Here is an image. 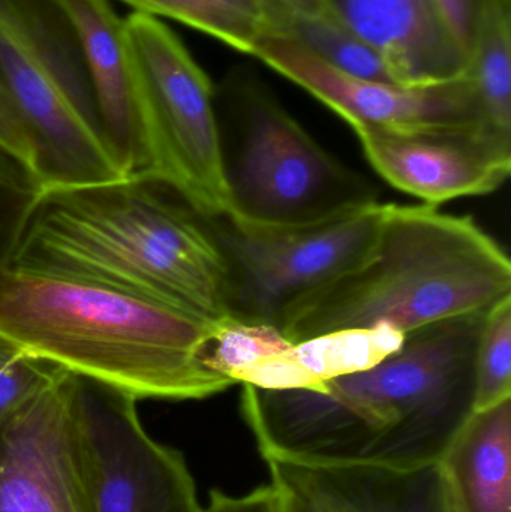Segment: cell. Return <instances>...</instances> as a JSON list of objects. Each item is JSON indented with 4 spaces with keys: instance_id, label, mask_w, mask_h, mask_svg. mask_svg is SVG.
<instances>
[{
    "instance_id": "6da1fadb",
    "label": "cell",
    "mask_w": 511,
    "mask_h": 512,
    "mask_svg": "<svg viewBox=\"0 0 511 512\" xmlns=\"http://www.w3.org/2000/svg\"><path fill=\"white\" fill-rule=\"evenodd\" d=\"M488 312L410 331L377 366L318 388L242 384L243 418L261 457L393 469L435 465L474 412L477 346Z\"/></svg>"
},
{
    "instance_id": "7a4b0ae2",
    "label": "cell",
    "mask_w": 511,
    "mask_h": 512,
    "mask_svg": "<svg viewBox=\"0 0 511 512\" xmlns=\"http://www.w3.org/2000/svg\"><path fill=\"white\" fill-rule=\"evenodd\" d=\"M8 264L228 318L227 268L207 216L155 176L36 186Z\"/></svg>"
},
{
    "instance_id": "3957f363",
    "label": "cell",
    "mask_w": 511,
    "mask_h": 512,
    "mask_svg": "<svg viewBox=\"0 0 511 512\" xmlns=\"http://www.w3.org/2000/svg\"><path fill=\"white\" fill-rule=\"evenodd\" d=\"M213 322L105 283L0 268L3 340L135 400H203L234 385L204 361Z\"/></svg>"
},
{
    "instance_id": "277c9868",
    "label": "cell",
    "mask_w": 511,
    "mask_h": 512,
    "mask_svg": "<svg viewBox=\"0 0 511 512\" xmlns=\"http://www.w3.org/2000/svg\"><path fill=\"white\" fill-rule=\"evenodd\" d=\"M509 297V255L471 216L386 204L369 254L297 300L279 331L290 342L378 325L407 334Z\"/></svg>"
},
{
    "instance_id": "5b68a950",
    "label": "cell",
    "mask_w": 511,
    "mask_h": 512,
    "mask_svg": "<svg viewBox=\"0 0 511 512\" xmlns=\"http://www.w3.org/2000/svg\"><path fill=\"white\" fill-rule=\"evenodd\" d=\"M0 83L35 143L36 186L126 177L102 134L74 30L54 0H0Z\"/></svg>"
},
{
    "instance_id": "8992f818",
    "label": "cell",
    "mask_w": 511,
    "mask_h": 512,
    "mask_svg": "<svg viewBox=\"0 0 511 512\" xmlns=\"http://www.w3.org/2000/svg\"><path fill=\"white\" fill-rule=\"evenodd\" d=\"M237 101L239 144L225 161L231 224L305 228L380 203L377 189L326 152L263 84L243 81Z\"/></svg>"
},
{
    "instance_id": "52a82bcc",
    "label": "cell",
    "mask_w": 511,
    "mask_h": 512,
    "mask_svg": "<svg viewBox=\"0 0 511 512\" xmlns=\"http://www.w3.org/2000/svg\"><path fill=\"white\" fill-rule=\"evenodd\" d=\"M137 78L144 173L173 186L197 212H230L225 153L215 92L170 27L152 15L125 18Z\"/></svg>"
},
{
    "instance_id": "ba28073f",
    "label": "cell",
    "mask_w": 511,
    "mask_h": 512,
    "mask_svg": "<svg viewBox=\"0 0 511 512\" xmlns=\"http://www.w3.org/2000/svg\"><path fill=\"white\" fill-rule=\"evenodd\" d=\"M386 204L290 230H249L209 218L227 268L228 318L278 328L300 298L359 264L377 242Z\"/></svg>"
},
{
    "instance_id": "9c48e42d",
    "label": "cell",
    "mask_w": 511,
    "mask_h": 512,
    "mask_svg": "<svg viewBox=\"0 0 511 512\" xmlns=\"http://www.w3.org/2000/svg\"><path fill=\"white\" fill-rule=\"evenodd\" d=\"M78 421L90 512H201L176 448L153 439L137 400L77 376Z\"/></svg>"
},
{
    "instance_id": "30bf717a",
    "label": "cell",
    "mask_w": 511,
    "mask_h": 512,
    "mask_svg": "<svg viewBox=\"0 0 511 512\" xmlns=\"http://www.w3.org/2000/svg\"><path fill=\"white\" fill-rule=\"evenodd\" d=\"M0 512H90L74 373L0 421Z\"/></svg>"
},
{
    "instance_id": "8fae6325",
    "label": "cell",
    "mask_w": 511,
    "mask_h": 512,
    "mask_svg": "<svg viewBox=\"0 0 511 512\" xmlns=\"http://www.w3.org/2000/svg\"><path fill=\"white\" fill-rule=\"evenodd\" d=\"M254 56L335 111L351 129L492 131L468 74L431 86L380 83L339 71L297 42L282 38L267 39Z\"/></svg>"
},
{
    "instance_id": "7c38bea8",
    "label": "cell",
    "mask_w": 511,
    "mask_h": 512,
    "mask_svg": "<svg viewBox=\"0 0 511 512\" xmlns=\"http://www.w3.org/2000/svg\"><path fill=\"white\" fill-rule=\"evenodd\" d=\"M353 131L389 185L429 206L492 194L511 173V140L486 128Z\"/></svg>"
},
{
    "instance_id": "4fadbf2b",
    "label": "cell",
    "mask_w": 511,
    "mask_h": 512,
    "mask_svg": "<svg viewBox=\"0 0 511 512\" xmlns=\"http://www.w3.org/2000/svg\"><path fill=\"white\" fill-rule=\"evenodd\" d=\"M74 30L102 134L125 176L144 173L137 78L125 20L108 0H54Z\"/></svg>"
},
{
    "instance_id": "5bb4252c",
    "label": "cell",
    "mask_w": 511,
    "mask_h": 512,
    "mask_svg": "<svg viewBox=\"0 0 511 512\" xmlns=\"http://www.w3.org/2000/svg\"><path fill=\"white\" fill-rule=\"evenodd\" d=\"M339 20L368 42L404 86L458 80L468 57L435 0H332Z\"/></svg>"
},
{
    "instance_id": "9a60e30c",
    "label": "cell",
    "mask_w": 511,
    "mask_h": 512,
    "mask_svg": "<svg viewBox=\"0 0 511 512\" xmlns=\"http://www.w3.org/2000/svg\"><path fill=\"white\" fill-rule=\"evenodd\" d=\"M272 483L317 512H449L435 465L413 469L323 465L264 457Z\"/></svg>"
},
{
    "instance_id": "2e32d148",
    "label": "cell",
    "mask_w": 511,
    "mask_h": 512,
    "mask_svg": "<svg viewBox=\"0 0 511 512\" xmlns=\"http://www.w3.org/2000/svg\"><path fill=\"white\" fill-rule=\"evenodd\" d=\"M437 465L449 512H511V399L474 411Z\"/></svg>"
},
{
    "instance_id": "e0dca14e",
    "label": "cell",
    "mask_w": 511,
    "mask_h": 512,
    "mask_svg": "<svg viewBox=\"0 0 511 512\" xmlns=\"http://www.w3.org/2000/svg\"><path fill=\"white\" fill-rule=\"evenodd\" d=\"M404 340L405 333L389 325L321 334L291 342L278 354L257 361L237 382L261 390L318 388L377 366L398 351Z\"/></svg>"
},
{
    "instance_id": "ac0fdd59",
    "label": "cell",
    "mask_w": 511,
    "mask_h": 512,
    "mask_svg": "<svg viewBox=\"0 0 511 512\" xmlns=\"http://www.w3.org/2000/svg\"><path fill=\"white\" fill-rule=\"evenodd\" d=\"M135 12L179 21L254 56L279 36V18L260 0H122Z\"/></svg>"
},
{
    "instance_id": "d6986e66",
    "label": "cell",
    "mask_w": 511,
    "mask_h": 512,
    "mask_svg": "<svg viewBox=\"0 0 511 512\" xmlns=\"http://www.w3.org/2000/svg\"><path fill=\"white\" fill-rule=\"evenodd\" d=\"M467 74L489 128L511 140V0H483Z\"/></svg>"
},
{
    "instance_id": "ffe728a7",
    "label": "cell",
    "mask_w": 511,
    "mask_h": 512,
    "mask_svg": "<svg viewBox=\"0 0 511 512\" xmlns=\"http://www.w3.org/2000/svg\"><path fill=\"white\" fill-rule=\"evenodd\" d=\"M278 38L297 42L323 62L354 77L399 84L380 54L338 17L282 18Z\"/></svg>"
},
{
    "instance_id": "44dd1931",
    "label": "cell",
    "mask_w": 511,
    "mask_h": 512,
    "mask_svg": "<svg viewBox=\"0 0 511 512\" xmlns=\"http://www.w3.org/2000/svg\"><path fill=\"white\" fill-rule=\"evenodd\" d=\"M290 340L270 325L246 324L233 318L213 322L204 361L210 369L237 384V379L257 361L278 354Z\"/></svg>"
},
{
    "instance_id": "7402d4cb",
    "label": "cell",
    "mask_w": 511,
    "mask_h": 512,
    "mask_svg": "<svg viewBox=\"0 0 511 512\" xmlns=\"http://www.w3.org/2000/svg\"><path fill=\"white\" fill-rule=\"evenodd\" d=\"M506 399H511V297L486 315L477 346L474 411Z\"/></svg>"
},
{
    "instance_id": "603a6c76",
    "label": "cell",
    "mask_w": 511,
    "mask_h": 512,
    "mask_svg": "<svg viewBox=\"0 0 511 512\" xmlns=\"http://www.w3.org/2000/svg\"><path fill=\"white\" fill-rule=\"evenodd\" d=\"M59 370L24 357L0 337V421L45 387Z\"/></svg>"
},
{
    "instance_id": "cb8c5ba5",
    "label": "cell",
    "mask_w": 511,
    "mask_h": 512,
    "mask_svg": "<svg viewBox=\"0 0 511 512\" xmlns=\"http://www.w3.org/2000/svg\"><path fill=\"white\" fill-rule=\"evenodd\" d=\"M33 191L24 174L0 167V268L8 264Z\"/></svg>"
},
{
    "instance_id": "d4e9b609",
    "label": "cell",
    "mask_w": 511,
    "mask_h": 512,
    "mask_svg": "<svg viewBox=\"0 0 511 512\" xmlns=\"http://www.w3.org/2000/svg\"><path fill=\"white\" fill-rule=\"evenodd\" d=\"M0 153L11 159L26 174L33 186L38 185V152L23 120L18 116L8 92L0 83Z\"/></svg>"
},
{
    "instance_id": "484cf974",
    "label": "cell",
    "mask_w": 511,
    "mask_h": 512,
    "mask_svg": "<svg viewBox=\"0 0 511 512\" xmlns=\"http://www.w3.org/2000/svg\"><path fill=\"white\" fill-rule=\"evenodd\" d=\"M201 512H282L281 489L270 481L242 496L212 490Z\"/></svg>"
},
{
    "instance_id": "4316f807",
    "label": "cell",
    "mask_w": 511,
    "mask_h": 512,
    "mask_svg": "<svg viewBox=\"0 0 511 512\" xmlns=\"http://www.w3.org/2000/svg\"><path fill=\"white\" fill-rule=\"evenodd\" d=\"M447 27L470 60L471 45L483 0H435Z\"/></svg>"
},
{
    "instance_id": "83f0119b",
    "label": "cell",
    "mask_w": 511,
    "mask_h": 512,
    "mask_svg": "<svg viewBox=\"0 0 511 512\" xmlns=\"http://www.w3.org/2000/svg\"><path fill=\"white\" fill-rule=\"evenodd\" d=\"M279 20L282 18L338 17L332 0H260Z\"/></svg>"
},
{
    "instance_id": "f1b7e54d",
    "label": "cell",
    "mask_w": 511,
    "mask_h": 512,
    "mask_svg": "<svg viewBox=\"0 0 511 512\" xmlns=\"http://www.w3.org/2000/svg\"><path fill=\"white\" fill-rule=\"evenodd\" d=\"M276 484V483H273ZM276 486L281 489L282 493V512H317L302 496L297 495L293 490L287 489V487Z\"/></svg>"
},
{
    "instance_id": "f546056e",
    "label": "cell",
    "mask_w": 511,
    "mask_h": 512,
    "mask_svg": "<svg viewBox=\"0 0 511 512\" xmlns=\"http://www.w3.org/2000/svg\"><path fill=\"white\" fill-rule=\"evenodd\" d=\"M0 167L14 168L15 164H14V162L11 161V159L6 158V156L3 155V153H0Z\"/></svg>"
}]
</instances>
